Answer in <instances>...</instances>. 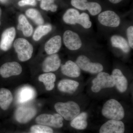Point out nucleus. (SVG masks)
I'll use <instances>...</instances> for the list:
<instances>
[{"mask_svg":"<svg viewBox=\"0 0 133 133\" xmlns=\"http://www.w3.org/2000/svg\"><path fill=\"white\" fill-rule=\"evenodd\" d=\"M18 4L21 6H23L27 5L35 6L36 2V0H22L19 2Z\"/></svg>","mask_w":133,"mask_h":133,"instance_id":"473e14b6","label":"nucleus"},{"mask_svg":"<svg viewBox=\"0 0 133 133\" xmlns=\"http://www.w3.org/2000/svg\"><path fill=\"white\" fill-rule=\"evenodd\" d=\"M8 0H0V2L2 3H5L8 1Z\"/></svg>","mask_w":133,"mask_h":133,"instance_id":"f704fd0d","label":"nucleus"},{"mask_svg":"<svg viewBox=\"0 0 133 133\" xmlns=\"http://www.w3.org/2000/svg\"><path fill=\"white\" fill-rule=\"evenodd\" d=\"M112 75L114 78L116 89L120 92H125L127 89L128 82L121 71L118 69H114L112 72Z\"/></svg>","mask_w":133,"mask_h":133,"instance_id":"4468645a","label":"nucleus"},{"mask_svg":"<svg viewBox=\"0 0 133 133\" xmlns=\"http://www.w3.org/2000/svg\"><path fill=\"white\" fill-rule=\"evenodd\" d=\"M38 1H41V0H38Z\"/></svg>","mask_w":133,"mask_h":133,"instance_id":"e433bc0d","label":"nucleus"},{"mask_svg":"<svg viewBox=\"0 0 133 133\" xmlns=\"http://www.w3.org/2000/svg\"><path fill=\"white\" fill-rule=\"evenodd\" d=\"M88 2L87 0H71V5L73 6L83 10H87Z\"/></svg>","mask_w":133,"mask_h":133,"instance_id":"7c9ffc66","label":"nucleus"},{"mask_svg":"<svg viewBox=\"0 0 133 133\" xmlns=\"http://www.w3.org/2000/svg\"><path fill=\"white\" fill-rule=\"evenodd\" d=\"M26 14L27 16L35 22L37 25H42L44 22L41 13L37 10L30 9L26 11Z\"/></svg>","mask_w":133,"mask_h":133,"instance_id":"a878e982","label":"nucleus"},{"mask_svg":"<svg viewBox=\"0 0 133 133\" xmlns=\"http://www.w3.org/2000/svg\"><path fill=\"white\" fill-rule=\"evenodd\" d=\"M22 67L16 62H8L2 65L0 68V74L4 78L17 76L21 74Z\"/></svg>","mask_w":133,"mask_h":133,"instance_id":"9d476101","label":"nucleus"},{"mask_svg":"<svg viewBox=\"0 0 133 133\" xmlns=\"http://www.w3.org/2000/svg\"><path fill=\"white\" fill-rule=\"evenodd\" d=\"M36 114L35 108L30 106H23L17 109L15 117L17 121L22 124H25L31 120Z\"/></svg>","mask_w":133,"mask_h":133,"instance_id":"0eeeda50","label":"nucleus"},{"mask_svg":"<svg viewBox=\"0 0 133 133\" xmlns=\"http://www.w3.org/2000/svg\"><path fill=\"white\" fill-rule=\"evenodd\" d=\"M16 34L15 29L14 27L6 29L3 31L0 43V48L2 50L6 51L9 49L14 40Z\"/></svg>","mask_w":133,"mask_h":133,"instance_id":"ddd939ff","label":"nucleus"},{"mask_svg":"<svg viewBox=\"0 0 133 133\" xmlns=\"http://www.w3.org/2000/svg\"><path fill=\"white\" fill-rule=\"evenodd\" d=\"M99 22L104 26L116 28L120 23V19L115 12L107 10L102 12L98 16Z\"/></svg>","mask_w":133,"mask_h":133,"instance_id":"6e6552de","label":"nucleus"},{"mask_svg":"<svg viewBox=\"0 0 133 133\" xmlns=\"http://www.w3.org/2000/svg\"><path fill=\"white\" fill-rule=\"evenodd\" d=\"M1 14H2V11L1 9V8H0V25H1Z\"/></svg>","mask_w":133,"mask_h":133,"instance_id":"c9c22d12","label":"nucleus"},{"mask_svg":"<svg viewBox=\"0 0 133 133\" xmlns=\"http://www.w3.org/2000/svg\"><path fill=\"white\" fill-rule=\"evenodd\" d=\"M32 133H53V130L47 126L43 125H35L30 129Z\"/></svg>","mask_w":133,"mask_h":133,"instance_id":"c756f323","label":"nucleus"},{"mask_svg":"<svg viewBox=\"0 0 133 133\" xmlns=\"http://www.w3.org/2000/svg\"><path fill=\"white\" fill-rule=\"evenodd\" d=\"M55 108L58 114L67 121H71L78 115L80 112L78 105L72 101L57 102L55 104Z\"/></svg>","mask_w":133,"mask_h":133,"instance_id":"f03ea898","label":"nucleus"},{"mask_svg":"<svg viewBox=\"0 0 133 133\" xmlns=\"http://www.w3.org/2000/svg\"><path fill=\"white\" fill-rule=\"evenodd\" d=\"M109 1L112 3L116 4V3L120 2L122 0H109Z\"/></svg>","mask_w":133,"mask_h":133,"instance_id":"72a5a7b5","label":"nucleus"},{"mask_svg":"<svg viewBox=\"0 0 133 133\" xmlns=\"http://www.w3.org/2000/svg\"><path fill=\"white\" fill-rule=\"evenodd\" d=\"M102 114L107 118L116 120H121L125 116L123 107L114 99H109L105 103L102 107Z\"/></svg>","mask_w":133,"mask_h":133,"instance_id":"f257e3e1","label":"nucleus"},{"mask_svg":"<svg viewBox=\"0 0 133 133\" xmlns=\"http://www.w3.org/2000/svg\"><path fill=\"white\" fill-rule=\"evenodd\" d=\"M88 114L83 112L77 115L71 122L70 125L73 128L79 130L85 129L88 126L87 119Z\"/></svg>","mask_w":133,"mask_h":133,"instance_id":"6ab92c4d","label":"nucleus"},{"mask_svg":"<svg viewBox=\"0 0 133 133\" xmlns=\"http://www.w3.org/2000/svg\"><path fill=\"white\" fill-rule=\"evenodd\" d=\"M13 100V96L11 92L5 88L0 89V107L6 110L9 107Z\"/></svg>","mask_w":133,"mask_h":133,"instance_id":"412c9836","label":"nucleus"},{"mask_svg":"<svg viewBox=\"0 0 133 133\" xmlns=\"http://www.w3.org/2000/svg\"><path fill=\"white\" fill-rule=\"evenodd\" d=\"M56 80V75L51 72L41 74L38 77V80L43 83L48 91L52 90L54 88Z\"/></svg>","mask_w":133,"mask_h":133,"instance_id":"5701e85b","label":"nucleus"},{"mask_svg":"<svg viewBox=\"0 0 133 133\" xmlns=\"http://www.w3.org/2000/svg\"><path fill=\"white\" fill-rule=\"evenodd\" d=\"M61 63V59L57 54L50 55L43 62V71L45 72L56 71L59 69Z\"/></svg>","mask_w":133,"mask_h":133,"instance_id":"f8f14e48","label":"nucleus"},{"mask_svg":"<svg viewBox=\"0 0 133 133\" xmlns=\"http://www.w3.org/2000/svg\"><path fill=\"white\" fill-rule=\"evenodd\" d=\"M92 83L91 90L95 93L99 92L104 88H112L115 85L113 76L103 72L98 73L97 77L93 79Z\"/></svg>","mask_w":133,"mask_h":133,"instance_id":"20e7f679","label":"nucleus"},{"mask_svg":"<svg viewBox=\"0 0 133 133\" xmlns=\"http://www.w3.org/2000/svg\"><path fill=\"white\" fill-rule=\"evenodd\" d=\"M52 30V26L50 24L40 25L36 29L33 35L34 41L40 40L43 36L48 34Z\"/></svg>","mask_w":133,"mask_h":133,"instance_id":"393cba45","label":"nucleus"},{"mask_svg":"<svg viewBox=\"0 0 133 133\" xmlns=\"http://www.w3.org/2000/svg\"><path fill=\"white\" fill-rule=\"evenodd\" d=\"M14 45L20 61L25 62L31 58L33 52V46L26 39L17 38L14 43Z\"/></svg>","mask_w":133,"mask_h":133,"instance_id":"7ed1b4c3","label":"nucleus"},{"mask_svg":"<svg viewBox=\"0 0 133 133\" xmlns=\"http://www.w3.org/2000/svg\"><path fill=\"white\" fill-rule=\"evenodd\" d=\"M112 45L114 48H119L125 53L130 51V47L128 42L121 36L114 35L111 38Z\"/></svg>","mask_w":133,"mask_h":133,"instance_id":"aec40b11","label":"nucleus"},{"mask_svg":"<svg viewBox=\"0 0 133 133\" xmlns=\"http://www.w3.org/2000/svg\"><path fill=\"white\" fill-rule=\"evenodd\" d=\"M18 22L19 23L17 26V29L21 30L25 36H31L33 32V27L30 24L26 17L23 15H20L18 19Z\"/></svg>","mask_w":133,"mask_h":133,"instance_id":"4be33fe9","label":"nucleus"},{"mask_svg":"<svg viewBox=\"0 0 133 133\" xmlns=\"http://www.w3.org/2000/svg\"><path fill=\"white\" fill-rule=\"evenodd\" d=\"M79 12L74 9H70L66 10L63 16L64 21L70 24H77L79 16Z\"/></svg>","mask_w":133,"mask_h":133,"instance_id":"b1692460","label":"nucleus"},{"mask_svg":"<svg viewBox=\"0 0 133 133\" xmlns=\"http://www.w3.org/2000/svg\"><path fill=\"white\" fill-rule=\"evenodd\" d=\"M62 46V38L59 35L55 36L46 43L44 47L45 52L49 55L57 52Z\"/></svg>","mask_w":133,"mask_h":133,"instance_id":"f3484780","label":"nucleus"},{"mask_svg":"<svg viewBox=\"0 0 133 133\" xmlns=\"http://www.w3.org/2000/svg\"><path fill=\"white\" fill-rule=\"evenodd\" d=\"M79 84L77 81L71 79H64L59 81L58 85V88L60 91L69 94L74 93Z\"/></svg>","mask_w":133,"mask_h":133,"instance_id":"a211bd4d","label":"nucleus"},{"mask_svg":"<svg viewBox=\"0 0 133 133\" xmlns=\"http://www.w3.org/2000/svg\"><path fill=\"white\" fill-rule=\"evenodd\" d=\"M63 41L65 46L71 50H78L82 46V42L79 36L71 30H66L64 33Z\"/></svg>","mask_w":133,"mask_h":133,"instance_id":"1a4fd4ad","label":"nucleus"},{"mask_svg":"<svg viewBox=\"0 0 133 133\" xmlns=\"http://www.w3.org/2000/svg\"><path fill=\"white\" fill-rule=\"evenodd\" d=\"M63 117L58 114L53 115L43 114L37 116L36 121L38 124L49 126L56 128H60L63 127Z\"/></svg>","mask_w":133,"mask_h":133,"instance_id":"423d86ee","label":"nucleus"},{"mask_svg":"<svg viewBox=\"0 0 133 133\" xmlns=\"http://www.w3.org/2000/svg\"><path fill=\"white\" fill-rule=\"evenodd\" d=\"M36 95L35 91L32 87L29 86H25L18 91L17 101L19 103H26L33 99Z\"/></svg>","mask_w":133,"mask_h":133,"instance_id":"2eb2a0df","label":"nucleus"},{"mask_svg":"<svg viewBox=\"0 0 133 133\" xmlns=\"http://www.w3.org/2000/svg\"><path fill=\"white\" fill-rule=\"evenodd\" d=\"M62 73L65 76L72 78L79 77L81 74L80 68L75 62L69 60L61 68Z\"/></svg>","mask_w":133,"mask_h":133,"instance_id":"dca6fc26","label":"nucleus"},{"mask_svg":"<svg viewBox=\"0 0 133 133\" xmlns=\"http://www.w3.org/2000/svg\"><path fill=\"white\" fill-rule=\"evenodd\" d=\"M127 35L128 38V44L129 46L133 48V27L131 26L127 30Z\"/></svg>","mask_w":133,"mask_h":133,"instance_id":"2f4dec72","label":"nucleus"},{"mask_svg":"<svg viewBox=\"0 0 133 133\" xmlns=\"http://www.w3.org/2000/svg\"><path fill=\"white\" fill-rule=\"evenodd\" d=\"M76 63L80 69L92 74H96L101 72L103 70V66L98 63H92L90 59L84 55L78 57Z\"/></svg>","mask_w":133,"mask_h":133,"instance_id":"39448f33","label":"nucleus"},{"mask_svg":"<svg viewBox=\"0 0 133 133\" xmlns=\"http://www.w3.org/2000/svg\"><path fill=\"white\" fill-rule=\"evenodd\" d=\"M77 24H79L83 28L87 29L90 28L92 26L90 16L85 13H83L79 15Z\"/></svg>","mask_w":133,"mask_h":133,"instance_id":"bb28decb","label":"nucleus"},{"mask_svg":"<svg viewBox=\"0 0 133 133\" xmlns=\"http://www.w3.org/2000/svg\"><path fill=\"white\" fill-rule=\"evenodd\" d=\"M41 7L43 10L52 12H56L57 9V5L55 3V0H42Z\"/></svg>","mask_w":133,"mask_h":133,"instance_id":"cd10ccee","label":"nucleus"},{"mask_svg":"<svg viewBox=\"0 0 133 133\" xmlns=\"http://www.w3.org/2000/svg\"><path fill=\"white\" fill-rule=\"evenodd\" d=\"M125 125L120 120L111 119L101 126L99 133H124Z\"/></svg>","mask_w":133,"mask_h":133,"instance_id":"9b49d317","label":"nucleus"},{"mask_svg":"<svg viewBox=\"0 0 133 133\" xmlns=\"http://www.w3.org/2000/svg\"><path fill=\"white\" fill-rule=\"evenodd\" d=\"M87 10H88L91 15L95 16L100 13L102 10V8L97 3L88 2Z\"/></svg>","mask_w":133,"mask_h":133,"instance_id":"c85d7f7f","label":"nucleus"}]
</instances>
